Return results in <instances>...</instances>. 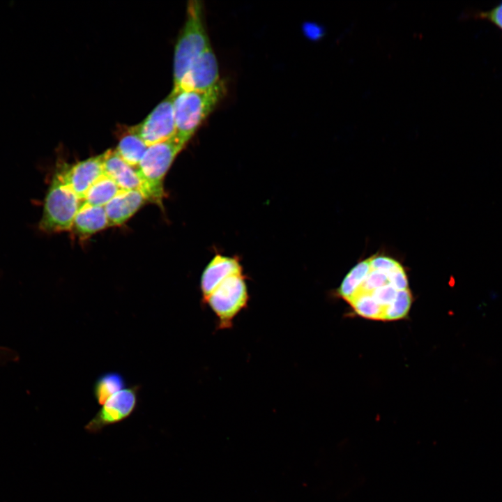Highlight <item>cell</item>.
I'll return each instance as SVG.
<instances>
[{
	"mask_svg": "<svg viewBox=\"0 0 502 502\" xmlns=\"http://www.w3.org/2000/svg\"><path fill=\"white\" fill-rule=\"evenodd\" d=\"M225 91L222 81L207 91L172 90L176 135L187 144L222 100Z\"/></svg>",
	"mask_w": 502,
	"mask_h": 502,
	"instance_id": "obj_1",
	"label": "cell"
},
{
	"mask_svg": "<svg viewBox=\"0 0 502 502\" xmlns=\"http://www.w3.org/2000/svg\"><path fill=\"white\" fill-rule=\"evenodd\" d=\"M186 18L175 46L174 87L176 89L193 63L211 47L199 1L188 2Z\"/></svg>",
	"mask_w": 502,
	"mask_h": 502,
	"instance_id": "obj_2",
	"label": "cell"
},
{
	"mask_svg": "<svg viewBox=\"0 0 502 502\" xmlns=\"http://www.w3.org/2000/svg\"><path fill=\"white\" fill-rule=\"evenodd\" d=\"M185 144L175 135L167 140L148 146L137 168L144 183L147 201L161 206L164 197L165 176Z\"/></svg>",
	"mask_w": 502,
	"mask_h": 502,
	"instance_id": "obj_3",
	"label": "cell"
},
{
	"mask_svg": "<svg viewBox=\"0 0 502 502\" xmlns=\"http://www.w3.org/2000/svg\"><path fill=\"white\" fill-rule=\"evenodd\" d=\"M82 203L56 171L45 197L40 229L47 233L71 230Z\"/></svg>",
	"mask_w": 502,
	"mask_h": 502,
	"instance_id": "obj_4",
	"label": "cell"
},
{
	"mask_svg": "<svg viewBox=\"0 0 502 502\" xmlns=\"http://www.w3.org/2000/svg\"><path fill=\"white\" fill-rule=\"evenodd\" d=\"M249 301V294L243 274L231 276L223 281L202 303L215 314L217 328L229 329L234 319Z\"/></svg>",
	"mask_w": 502,
	"mask_h": 502,
	"instance_id": "obj_5",
	"label": "cell"
},
{
	"mask_svg": "<svg viewBox=\"0 0 502 502\" xmlns=\"http://www.w3.org/2000/svg\"><path fill=\"white\" fill-rule=\"evenodd\" d=\"M148 146L167 140L176 135L173 96L160 102L139 124L128 129Z\"/></svg>",
	"mask_w": 502,
	"mask_h": 502,
	"instance_id": "obj_6",
	"label": "cell"
},
{
	"mask_svg": "<svg viewBox=\"0 0 502 502\" xmlns=\"http://www.w3.org/2000/svg\"><path fill=\"white\" fill-rule=\"evenodd\" d=\"M138 390L137 386H133L124 388L112 395L85 425V429L91 434L98 433L105 427L129 417L137 406Z\"/></svg>",
	"mask_w": 502,
	"mask_h": 502,
	"instance_id": "obj_7",
	"label": "cell"
},
{
	"mask_svg": "<svg viewBox=\"0 0 502 502\" xmlns=\"http://www.w3.org/2000/svg\"><path fill=\"white\" fill-rule=\"evenodd\" d=\"M56 171L77 196L84 201L90 188L105 174L102 153L73 165H63Z\"/></svg>",
	"mask_w": 502,
	"mask_h": 502,
	"instance_id": "obj_8",
	"label": "cell"
},
{
	"mask_svg": "<svg viewBox=\"0 0 502 502\" xmlns=\"http://www.w3.org/2000/svg\"><path fill=\"white\" fill-rule=\"evenodd\" d=\"M219 78L218 61L211 47L193 63L180 85L173 91H207L219 83Z\"/></svg>",
	"mask_w": 502,
	"mask_h": 502,
	"instance_id": "obj_9",
	"label": "cell"
},
{
	"mask_svg": "<svg viewBox=\"0 0 502 502\" xmlns=\"http://www.w3.org/2000/svg\"><path fill=\"white\" fill-rule=\"evenodd\" d=\"M239 274H243V270L237 258L220 254L215 255L201 277V302L226 279Z\"/></svg>",
	"mask_w": 502,
	"mask_h": 502,
	"instance_id": "obj_10",
	"label": "cell"
},
{
	"mask_svg": "<svg viewBox=\"0 0 502 502\" xmlns=\"http://www.w3.org/2000/svg\"><path fill=\"white\" fill-rule=\"evenodd\" d=\"M102 155L105 174L112 178L122 190H138L145 197L144 183L137 168L126 162L115 150H107Z\"/></svg>",
	"mask_w": 502,
	"mask_h": 502,
	"instance_id": "obj_11",
	"label": "cell"
},
{
	"mask_svg": "<svg viewBox=\"0 0 502 502\" xmlns=\"http://www.w3.org/2000/svg\"><path fill=\"white\" fill-rule=\"evenodd\" d=\"M147 201L138 190H121L105 206L109 226H119L130 218Z\"/></svg>",
	"mask_w": 502,
	"mask_h": 502,
	"instance_id": "obj_12",
	"label": "cell"
},
{
	"mask_svg": "<svg viewBox=\"0 0 502 502\" xmlns=\"http://www.w3.org/2000/svg\"><path fill=\"white\" fill-rule=\"evenodd\" d=\"M109 226L104 206H92L83 201L74 219L71 229L76 235L85 238Z\"/></svg>",
	"mask_w": 502,
	"mask_h": 502,
	"instance_id": "obj_13",
	"label": "cell"
},
{
	"mask_svg": "<svg viewBox=\"0 0 502 502\" xmlns=\"http://www.w3.org/2000/svg\"><path fill=\"white\" fill-rule=\"evenodd\" d=\"M148 146L139 136L128 130L114 150L126 162L137 168Z\"/></svg>",
	"mask_w": 502,
	"mask_h": 502,
	"instance_id": "obj_14",
	"label": "cell"
},
{
	"mask_svg": "<svg viewBox=\"0 0 502 502\" xmlns=\"http://www.w3.org/2000/svg\"><path fill=\"white\" fill-rule=\"evenodd\" d=\"M122 190L115 181L103 174L89 190L84 202L96 206H104Z\"/></svg>",
	"mask_w": 502,
	"mask_h": 502,
	"instance_id": "obj_15",
	"label": "cell"
},
{
	"mask_svg": "<svg viewBox=\"0 0 502 502\" xmlns=\"http://www.w3.org/2000/svg\"><path fill=\"white\" fill-rule=\"evenodd\" d=\"M125 379L117 372H107L100 375L93 386L94 397L99 404H103L112 395L125 387Z\"/></svg>",
	"mask_w": 502,
	"mask_h": 502,
	"instance_id": "obj_16",
	"label": "cell"
},
{
	"mask_svg": "<svg viewBox=\"0 0 502 502\" xmlns=\"http://www.w3.org/2000/svg\"><path fill=\"white\" fill-rule=\"evenodd\" d=\"M349 303L359 316L383 320V308L374 301L370 293L357 291Z\"/></svg>",
	"mask_w": 502,
	"mask_h": 502,
	"instance_id": "obj_17",
	"label": "cell"
},
{
	"mask_svg": "<svg viewBox=\"0 0 502 502\" xmlns=\"http://www.w3.org/2000/svg\"><path fill=\"white\" fill-rule=\"evenodd\" d=\"M412 301V294L409 289L397 291L393 302L384 309L383 320L393 321L406 317Z\"/></svg>",
	"mask_w": 502,
	"mask_h": 502,
	"instance_id": "obj_18",
	"label": "cell"
},
{
	"mask_svg": "<svg viewBox=\"0 0 502 502\" xmlns=\"http://www.w3.org/2000/svg\"><path fill=\"white\" fill-rule=\"evenodd\" d=\"M388 273V271L371 269L358 291L371 293L376 289L389 284Z\"/></svg>",
	"mask_w": 502,
	"mask_h": 502,
	"instance_id": "obj_19",
	"label": "cell"
},
{
	"mask_svg": "<svg viewBox=\"0 0 502 502\" xmlns=\"http://www.w3.org/2000/svg\"><path fill=\"white\" fill-rule=\"evenodd\" d=\"M397 290L392 285L388 284L378 289H376L370 294L374 301L384 309L390 305L395 300Z\"/></svg>",
	"mask_w": 502,
	"mask_h": 502,
	"instance_id": "obj_20",
	"label": "cell"
},
{
	"mask_svg": "<svg viewBox=\"0 0 502 502\" xmlns=\"http://www.w3.org/2000/svg\"><path fill=\"white\" fill-rule=\"evenodd\" d=\"M388 282L396 290L401 291L409 289L408 278L406 272L400 264L394 269L388 273Z\"/></svg>",
	"mask_w": 502,
	"mask_h": 502,
	"instance_id": "obj_21",
	"label": "cell"
},
{
	"mask_svg": "<svg viewBox=\"0 0 502 502\" xmlns=\"http://www.w3.org/2000/svg\"><path fill=\"white\" fill-rule=\"evenodd\" d=\"M360 285L361 284L358 281L347 273L337 289V293L339 296L349 302L356 294Z\"/></svg>",
	"mask_w": 502,
	"mask_h": 502,
	"instance_id": "obj_22",
	"label": "cell"
},
{
	"mask_svg": "<svg viewBox=\"0 0 502 502\" xmlns=\"http://www.w3.org/2000/svg\"><path fill=\"white\" fill-rule=\"evenodd\" d=\"M369 259L372 270L390 271L400 264L395 259L386 256H373Z\"/></svg>",
	"mask_w": 502,
	"mask_h": 502,
	"instance_id": "obj_23",
	"label": "cell"
},
{
	"mask_svg": "<svg viewBox=\"0 0 502 502\" xmlns=\"http://www.w3.org/2000/svg\"><path fill=\"white\" fill-rule=\"evenodd\" d=\"M370 271V259H367L354 266L348 274L362 284Z\"/></svg>",
	"mask_w": 502,
	"mask_h": 502,
	"instance_id": "obj_24",
	"label": "cell"
},
{
	"mask_svg": "<svg viewBox=\"0 0 502 502\" xmlns=\"http://www.w3.org/2000/svg\"><path fill=\"white\" fill-rule=\"evenodd\" d=\"M479 16L490 21L502 30V1L491 10L482 12Z\"/></svg>",
	"mask_w": 502,
	"mask_h": 502,
	"instance_id": "obj_25",
	"label": "cell"
},
{
	"mask_svg": "<svg viewBox=\"0 0 502 502\" xmlns=\"http://www.w3.org/2000/svg\"><path fill=\"white\" fill-rule=\"evenodd\" d=\"M308 34L312 38H319L323 34V29L321 26L317 24H311L307 27Z\"/></svg>",
	"mask_w": 502,
	"mask_h": 502,
	"instance_id": "obj_26",
	"label": "cell"
}]
</instances>
